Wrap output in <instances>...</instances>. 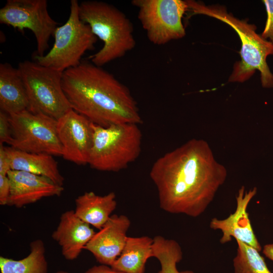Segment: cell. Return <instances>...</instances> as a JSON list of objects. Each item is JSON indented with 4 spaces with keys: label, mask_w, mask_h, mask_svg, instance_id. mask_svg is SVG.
Instances as JSON below:
<instances>
[{
    "label": "cell",
    "mask_w": 273,
    "mask_h": 273,
    "mask_svg": "<svg viewBox=\"0 0 273 273\" xmlns=\"http://www.w3.org/2000/svg\"><path fill=\"white\" fill-rule=\"evenodd\" d=\"M10 193L7 205L21 208L46 197L60 196L64 191L49 178L20 170H10L8 174Z\"/></svg>",
    "instance_id": "5bb4252c"
},
{
    "label": "cell",
    "mask_w": 273,
    "mask_h": 273,
    "mask_svg": "<svg viewBox=\"0 0 273 273\" xmlns=\"http://www.w3.org/2000/svg\"><path fill=\"white\" fill-rule=\"evenodd\" d=\"M152 257L159 261L161 269L159 273H194L192 270L179 271L177 264L183 258V252L179 244L172 239L161 236L153 238Z\"/></svg>",
    "instance_id": "44dd1931"
},
{
    "label": "cell",
    "mask_w": 273,
    "mask_h": 273,
    "mask_svg": "<svg viewBox=\"0 0 273 273\" xmlns=\"http://www.w3.org/2000/svg\"><path fill=\"white\" fill-rule=\"evenodd\" d=\"M5 149L10 161L11 170L24 171L41 175L63 186L64 178L53 155L26 152L12 147H5Z\"/></svg>",
    "instance_id": "e0dca14e"
},
{
    "label": "cell",
    "mask_w": 273,
    "mask_h": 273,
    "mask_svg": "<svg viewBox=\"0 0 273 273\" xmlns=\"http://www.w3.org/2000/svg\"><path fill=\"white\" fill-rule=\"evenodd\" d=\"M0 23L23 31L33 32L38 56H43L49 48V41L54 36L58 23L50 15L46 0H7L0 10Z\"/></svg>",
    "instance_id": "30bf717a"
},
{
    "label": "cell",
    "mask_w": 273,
    "mask_h": 273,
    "mask_svg": "<svg viewBox=\"0 0 273 273\" xmlns=\"http://www.w3.org/2000/svg\"><path fill=\"white\" fill-rule=\"evenodd\" d=\"M115 198L114 192L99 196L92 191L86 192L75 199L74 211L82 221L100 230L116 208Z\"/></svg>",
    "instance_id": "ac0fdd59"
},
{
    "label": "cell",
    "mask_w": 273,
    "mask_h": 273,
    "mask_svg": "<svg viewBox=\"0 0 273 273\" xmlns=\"http://www.w3.org/2000/svg\"><path fill=\"white\" fill-rule=\"evenodd\" d=\"M12 139L9 115L6 113L0 111V144L7 143L10 144Z\"/></svg>",
    "instance_id": "cb8c5ba5"
},
{
    "label": "cell",
    "mask_w": 273,
    "mask_h": 273,
    "mask_svg": "<svg viewBox=\"0 0 273 273\" xmlns=\"http://www.w3.org/2000/svg\"><path fill=\"white\" fill-rule=\"evenodd\" d=\"M129 218L124 215H112L84 247L101 264L111 266L121 254L126 243Z\"/></svg>",
    "instance_id": "4fadbf2b"
},
{
    "label": "cell",
    "mask_w": 273,
    "mask_h": 273,
    "mask_svg": "<svg viewBox=\"0 0 273 273\" xmlns=\"http://www.w3.org/2000/svg\"><path fill=\"white\" fill-rule=\"evenodd\" d=\"M10 170V161L5 147L3 144H0V175H7Z\"/></svg>",
    "instance_id": "484cf974"
},
{
    "label": "cell",
    "mask_w": 273,
    "mask_h": 273,
    "mask_svg": "<svg viewBox=\"0 0 273 273\" xmlns=\"http://www.w3.org/2000/svg\"><path fill=\"white\" fill-rule=\"evenodd\" d=\"M88 223L80 219L73 210L63 213L52 237L61 247L67 260L76 259L96 234Z\"/></svg>",
    "instance_id": "9a60e30c"
},
{
    "label": "cell",
    "mask_w": 273,
    "mask_h": 273,
    "mask_svg": "<svg viewBox=\"0 0 273 273\" xmlns=\"http://www.w3.org/2000/svg\"><path fill=\"white\" fill-rule=\"evenodd\" d=\"M257 188L254 187L245 191L242 186L236 196L237 206L235 211L225 219L213 218L209 226L214 230H220L222 236L220 239L221 244L232 241V238L257 249L259 252L262 248L252 228L249 218L247 208L249 203L257 193Z\"/></svg>",
    "instance_id": "7c38bea8"
},
{
    "label": "cell",
    "mask_w": 273,
    "mask_h": 273,
    "mask_svg": "<svg viewBox=\"0 0 273 273\" xmlns=\"http://www.w3.org/2000/svg\"><path fill=\"white\" fill-rule=\"evenodd\" d=\"M263 253L268 258L273 261V244L265 245L264 247Z\"/></svg>",
    "instance_id": "83f0119b"
},
{
    "label": "cell",
    "mask_w": 273,
    "mask_h": 273,
    "mask_svg": "<svg viewBox=\"0 0 273 273\" xmlns=\"http://www.w3.org/2000/svg\"><path fill=\"white\" fill-rule=\"evenodd\" d=\"M186 1L192 15H205L218 19L229 25L239 36L242 43L241 60L235 63L229 81L244 82L258 70L262 86L273 87V74L266 62L267 57L273 55V44L256 33L255 25L234 17L223 7L205 6L195 1Z\"/></svg>",
    "instance_id": "3957f363"
},
{
    "label": "cell",
    "mask_w": 273,
    "mask_h": 273,
    "mask_svg": "<svg viewBox=\"0 0 273 273\" xmlns=\"http://www.w3.org/2000/svg\"><path fill=\"white\" fill-rule=\"evenodd\" d=\"M29 101L18 68L9 63L0 64V108L8 115L28 110Z\"/></svg>",
    "instance_id": "2e32d148"
},
{
    "label": "cell",
    "mask_w": 273,
    "mask_h": 273,
    "mask_svg": "<svg viewBox=\"0 0 273 273\" xmlns=\"http://www.w3.org/2000/svg\"><path fill=\"white\" fill-rule=\"evenodd\" d=\"M150 176L162 209L196 217L213 201L227 170L216 160L207 142L193 139L158 158Z\"/></svg>",
    "instance_id": "6da1fadb"
},
{
    "label": "cell",
    "mask_w": 273,
    "mask_h": 273,
    "mask_svg": "<svg viewBox=\"0 0 273 273\" xmlns=\"http://www.w3.org/2000/svg\"><path fill=\"white\" fill-rule=\"evenodd\" d=\"M138 19L148 39L155 45H163L186 35L182 18L188 10L186 1L133 0Z\"/></svg>",
    "instance_id": "9c48e42d"
},
{
    "label": "cell",
    "mask_w": 273,
    "mask_h": 273,
    "mask_svg": "<svg viewBox=\"0 0 273 273\" xmlns=\"http://www.w3.org/2000/svg\"><path fill=\"white\" fill-rule=\"evenodd\" d=\"M63 158L77 165L88 164L93 139V123L73 109L57 120Z\"/></svg>",
    "instance_id": "8fae6325"
},
{
    "label": "cell",
    "mask_w": 273,
    "mask_h": 273,
    "mask_svg": "<svg viewBox=\"0 0 273 273\" xmlns=\"http://www.w3.org/2000/svg\"><path fill=\"white\" fill-rule=\"evenodd\" d=\"M79 15L103 42V47L89 57L95 65L102 67L134 48L132 23L113 5L101 1H83L79 4Z\"/></svg>",
    "instance_id": "277c9868"
},
{
    "label": "cell",
    "mask_w": 273,
    "mask_h": 273,
    "mask_svg": "<svg viewBox=\"0 0 273 273\" xmlns=\"http://www.w3.org/2000/svg\"><path fill=\"white\" fill-rule=\"evenodd\" d=\"M267 19L261 36L273 44V0H264Z\"/></svg>",
    "instance_id": "603a6c76"
},
{
    "label": "cell",
    "mask_w": 273,
    "mask_h": 273,
    "mask_svg": "<svg viewBox=\"0 0 273 273\" xmlns=\"http://www.w3.org/2000/svg\"><path fill=\"white\" fill-rule=\"evenodd\" d=\"M43 241L37 239L30 244V252L25 257L15 260L0 257L1 273H49Z\"/></svg>",
    "instance_id": "ffe728a7"
},
{
    "label": "cell",
    "mask_w": 273,
    "mask_h": 273,
    "mask_svg": "<svg viewBox=\"0 0 273 273\" xmlns=\"http://www.w3.org/2000/svg\"><path fill=\"white\" fill-rule=\"evenodd\" d=\"M17 68L26 90L28 110L58 120L72 109L62 88L63 72L28 60Z\"/></svg>",
    "instance_id": "52a82bcc"
},
{
    "label": "cell",
    "mask_w": 273,
    "mask_h": 273,
    "mask_svg": "<svg viewBox=\"0 0 273 273\" xmlns=\"http://www.w3.org/2000/svg\"><path fill=\"white\" fill-rule=\"evenodd\" d=\"M153 239L127 237L124 247L111 267L122 273H144L147 260L152 257Z\"/></svg>",
    "instance_id": "d6986e66"
},
{
    "label": "cell",
    "mask_w": 273,
    "mask_h": 273,
    "mask_svg": "<svg viewBox=\"0 0 273 273\" xmlns=\"http://www.w3.org/2000/svg\"><path fill=\"white\" fill-rule=\"evenodd\" d=\"M10 193V184L8 175H0V205H7Z\"/></svg>",
    "instance_id": "d4e9b609"
},
{
    "label": "cell",
    "mask_w": 273,
    "mask_h": 273,
    "mask_svg": "<svg viewBox=\"0 0 273 273\" xmlns=\"http://www.w3.org/2000/svg\"><path fill=\"white\" fill-rule=\"evenodd\" d=\"M62 84L72 109L96 125L142 123L129 88L102 67L81 61L62 73Z\"/></svg>",
    "instance_id": "7a4b0ae2"
},
{
    "label": "cell",
    "mask_w": 273,
    "mask_h": 273,
    "mask_svg": "<svg viewBox=\"0 0 273 273\" xmlns=\"http://www.w3.org/2000/svg\"><path fill=\"white\" fill-rule=\"evenodd\" d=\"M93 139L88 164L96 170L116 172L139 156L142 133L138 124L124 123L103 127L93 123Z\"/></svg>",
    "instance_id": "5b68a950"
},
{
    "label": "cell",
    "mask_w": 273,
    "mask_h": 273,
    "mask_svg": "<svg viewBox=\"0 0 273 273\" xmlns=\"http://www.w3.org/2000/svg\"><path fill=\"white\" fill-rule=\"evenodd\" d=\"M237 254L233 259L234 273H271L259 251L236 240Z\"/></svg>",
    "instance_id": "7402d4cb"
},
{
    "label": "cell",
    "mask_w": 273,
    "mask_h": 273,
    "mask_svg": "<svg viewBox=\"0 0 273 273\" xmlns=\"http://www.w3.org/2000/svg\"><path fill=\"white\" fill-rule=\"evenodd\" d=\"M9 115L12 135L11 147L26 152L62 156L57 120L28 110Z\"/></svg>",
    "instance_id": "ba28073f"
},
{
    "label": "cell",
    "mask_w": 273,
    "mask_h": 273,
    "mask_svg": "<svg viewBox=\"0 0 273 273\" xmlns=\"http://www.w3.org/2000/svg\"><path fill=\"white\" fill-rule=\"evenodd\" d=\"M79 6L77 0L71 1L69 18L56 28L53 47L43 56L35 55V62L63 72L79 65L84 53L94 48L98 37L89 26L80 20Z\"/></svg>",
    "instance_id": "8992f818"
},
{
    "label": "cell",
    "mask_w": 273,
    "mask_h": 273,
    "mask_svg": "<svg viewBox=\"0 0 273 273\" xmlns=\"http://www.w3.org/2000/svg\"><path fill=\"white\" fill-rule=\"evenodd\" d=\"M55 273H69L65 270H59ZM84 273H122L113 269L111 266L101 264L94 266L88 269Z\"/></svg>",
    "instance_id": "4316f807"
}]
</instances>
